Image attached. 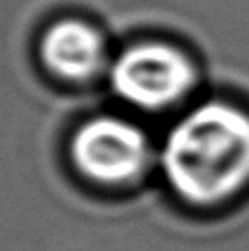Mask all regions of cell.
<instances>
[{
  "label": "cell",
  "instance_id": "7a4b0ae2",
  "mask_svg": "<svg viewBox=\"0 0 249 251\" xmlns=\"http://www.w3.org/2000/svg\"><path fill=\"white\" fill-rule=\"evenodd\" d=\"M197 84V69L181 49L163 42L128 47L110 64V86L126 104L161 110L181 101Z\"/></svg>",
  "mask_w": 249,
  "mask_h": 251
},
{
  "label": "cell",
  "instance_id": "277c9868",
  "mask_svg": "<svg viewBox=\"0 0 249 251\" xmlns=\"http://www.w3.org/2000/svg\"><path fill=\"white\" fill-rule=\"evenodd\" d=\"M40 57L49 73L64 82L84 84L108 66V51L101 33L93 25L66 18L44 31Z\"/></svg>",
  "mask_w": 249,
  "mask_h": 251
},
{
  "label": "cell",
  "instance_id": "3957f363",
  "mask_svg": "<svg viewBox=\"0 0 249 251\" xmlns=\"http://www.w3.org/2000/svg\"><path fill=\"white\" fill-rule=\"evenodd\" d=\"M71 159L82 176L100 185H128L146 172L150 146L139 126L101 115L88 119L71 139Z\"/></svg>",
  "mask_w": 249,
  "mask_h": 251
},
{
  "label": "cell",
  "instance_id": "6da1fadb",
  "mask_svg": "<svg viewBox=\"0 0 249 251\" xmlns=\"http://www.w3.org/2000/svg\"><path fill=\"white\" fill-rule=\"evenodd\" d=\"M161 165L185 203L214 207L229 201L249 183V115L225 101L197 106L168 132Z\"/></svg>",
  "mask_w": 249,
  "mask_h": 251
}]
</instances>
